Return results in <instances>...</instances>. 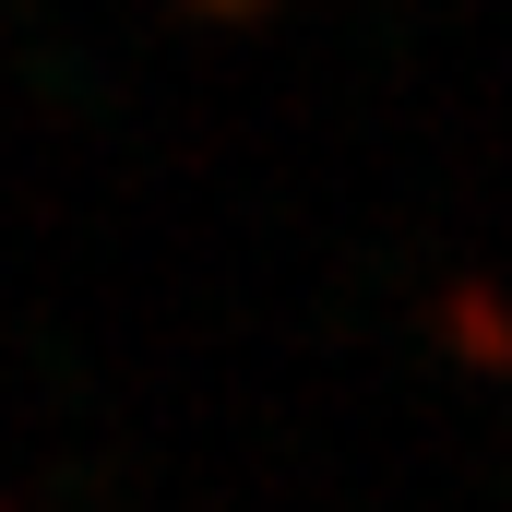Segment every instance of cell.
I'll list each match as a JSON object with an SVG mask.
<instances>
[{
  "label": "cell",
  "mask_w": 512,
  "mask_h": 512,
  "mask_svg": "<svg viewBox=\"0 0 512 512\" xmlns=\"http://www.w3.org/2000/svg\"><path fill=\"white\" fill-rule=\"evenodd\" d=\"M203 12H251V0H203Z\"/></svg>",
  "instance_id": "1"
}]
</instances>
